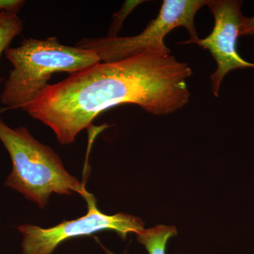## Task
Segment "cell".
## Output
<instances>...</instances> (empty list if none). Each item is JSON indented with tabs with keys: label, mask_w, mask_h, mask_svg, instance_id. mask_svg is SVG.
Returning <instances> with one entry per match:
<instances>
[{
	"label": "cell",
	"mask_w": 254,
	"mask_h": 254,
	"mask_svg": "<svg viewBox=\"0 0 254 254\" xmlns=\"http://www.w3.org/2000/svg\"><path fill=\"white\" fill-rule=\"evenodd\" d=\"M192 71L171 53L145 51L117 61L95 64L48 85L22 110L50 127L62 145L73 143L100 113L121 105H136L165 115L189 103L187 81Z\"/></svg>",
	"instance_id": "obj_1"
},
{
	"label": "cell",
	"mask_w": 254,
	"mask_h": 254,
	"mask_svg": "<svg viewBox=\"0 0 254 254\" xmlns=\"http://www.w3.org/2000/svg\"><path fill=\"white\" fill-rule=\"evenodd\" d=\"M5 55L13 68L0 95V113L31 104L46 89L53 73L71 75L101 62L95 52L65 46L55 36L24 39L19 46L7 48Z\"/></svg>",
	"instance_id": "obj_2"
},
{
	"label": "cell",
	"mask_w": 254,
	"mask_h": 254,
	"mask_svg": "<svg viewBox=\"0 0 254 254\" xmlns=\"http://www.w3.org/2000/svg\"><path fill=\"white\" fill-rule=\"evenodd\" d=\"M0 141L12 161V171L5 185L22 193L40 208L46 207L50 195L82 196L88 191L66 171L59 155L48 145L37 141L23 127L11 128L0 117Z\"/></svg>",
	"instance_id": "obj_3"
},
{
	"label": "cell",
	"mask_w": 254,
	"mask_h": 254,
	"mask_svg": "<svg viewBox=\"0 0 254 254\" xmlns=\"http://www.w3.org/2000/svg\"><path fill=\"white\" fill-rule=\"evenodd\" d=\"M206 0H165L160 12L139 34L128 37L84 38L75 46L95 52L102 63L117 61L145 51L171 53L165 46V36L177 27H185L190 41L198 38L195 14Z\"/></svg>",
	"instance_id": "obj_4"
},
{
	"label": "cell",
	"mask_w": 254,
	"mask_h": 254,
	"mask_svg": "<svg viewBox=\"0 0 254 254\" xmlns=\"http://www.w3.org/2000/svg\"><path fill=\"white\" fill-rule=\"evenodd\" d=\"M88 203L86 215L76 220L64 221L50 228L24 224L18 227L23 235V254H51L63 242L104 230L118 232L123 239L130 232L138 235L143 231L144 223L141 219L126 213L105 215L98 210L93 195L87 193L83 196Z\"/></svg>",
	"instance_id": "obj_5"
},
{
	"label": "cell",
	"mask_w": 254,
	"mask_h": 254,
	"mask_svg": "<svg viewBox=\"0 0 254 254\" xmlns=\"http://www.w3.org/2000/svg\"><path fill=\"white\" fill-rule=\"evenodd\" d=\"M243 1L239 0H207V6L213 15L214 26L206 38H198L193 41L182 42L180 44H196L208 50L216 62L217 68L211 75L212 92L218 97L220 85L224 77L237 68H254L240 56L237 43L243 14Z\"/></svg>",
	"instance_id": "obj_6"
},
{
	"label": "cell",
	"mask_w": 254,
	"mask_h": 254,
	"mask_svg": "<svg viewBox=\"0 0 254 254\" xmlns=\"http://www.w3.org/2000/svg\"><path fill=\"white\" fill-rule=\"evenodd\" d=\"M177 234L175 226L157 225L138 233L137 240L145 246L149 254H165L167 242Z\"/></svg>",
	"instance_id": "obj_7"
},
{
	"label": "cell",
	"mask_w": 254,
	"mask_h": 254,
	"mask_svg": "<svg viewBox=\"0 0 254 254\" xmlns=\"http://www.w3.org/2000/svg\"><path fill=\"white\" fill-rule=\"evenodd\" d=\"M21 18L17 14L0 12V56L6 51L13 39L23 31Z\"/></svg>",
	"instance_id": "obj_8"
},
{
	"label": "cell",
	"mask_w": 254,
	"mask_h": 254,
	"mask_svg": "<svg viewBox=\"0 0 254 254\" xmlns=\"http://www.w3.org/2000/svg\"><path fill=\"white\" fill-rule=\"evenodd\" d=\"M143 2L142 1H127L124 4L122 9L118 11L117 14L114 15V19L113 23L110 26L109 33L108 36L115 37L118 36V33L120 31V28L123 26L124 21L125 18L128 16V14L131 12L132 9H134L137 5L141 4Z\"/></svg>",
	"instance_id": "obj_9"
},
{
	"label": "cell",
	"mask_w": 254,
	"mask_h": 254,
	"mask_svg": "<svg viewBox=\"0 0 254 254\" xmlns=\"http://www.w3.org/2000/svg\"><path fill=\"white\" fill-rule=\"evenodd\" d=\"M26 1L23 0H0V12L17 14Z\"/></svg>",
	"instance_id": "obj_10"
},
{
	"label": "cell",
	"mask_w": 254,
	"mask_h": 254,
	"mask_svg": "<svg viewBox=\"0 0 254 254\" xmlns=\"http://www.w3.org/2000/svg\"><path fill=\"white\" fill-rule=\"evenodd\" d=\"M254 35V16L246 17L244 16L240 28V36Z\"/></svg>",
	"instance_id": "obj_11"
}]
</instances>
